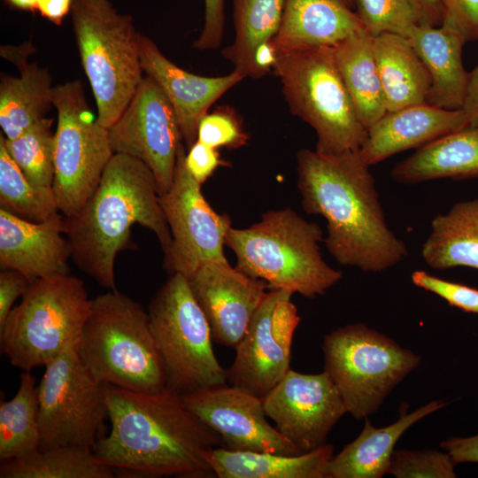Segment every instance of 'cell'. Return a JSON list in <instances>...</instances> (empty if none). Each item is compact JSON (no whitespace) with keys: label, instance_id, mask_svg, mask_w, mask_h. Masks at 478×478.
Returning <instances> with one entry per match:
<instances>
[{"label":"cell","instance_id":"cell-28","mask_svg":"<svg viewBox=\"0 0 478 478\" xmlns=\"http://www.w3.org/2000/svg\"><path fill=\"white\" fill-rule=\"evenodd\" d=\"M333 48L338 70L358 118L368 130L387 112L373 35L364 29Z\"/></svg>","mask_w":478,"mask_h":478},{"label":"cell","instance_id":"cell-46","mask_svg":"<svg viewBox=\"0 0 478 478\" xmlns=\"http://www.w3.org/2000/svg\"><path fill=\"white\" fill-rule=\"evenodd\" d=\"M74 0H37L36 12L50 22L60 26L71 12Z\"/></svg>","mask_w":478,"mask_h":478},{"label":"cell","instance_id":"cell-49","mask_svg":"<svg viewBox=\"0 0 478 478\" xmlns=\"http://www.w3.org/2000/svg\"><path fill=\"white\" fill-rule=\"evenodd\" d=\"M349 7H351L353 4L352 0H343Z\"/></svg>","mask_w":478,"mask_h":478},{"label":"cell","instance_id":"cell-47","mask_svg":"<svg viewBox=\"0 0 478 478\" xmlns=\"http://www.w3.org/2000/svg\"><path fill=\"white\" fill-rule=\"evenodd\" d=\"M420 19V24L433 27L442 24V7L439 0H409Z\"/></svg>","mask_w":478,"mask_h":478},{"label":"cell","instance_id":"cell-31","mask_svg":"<svg viewBox=\"0 0 478 478\" xmlns=\"http://www.w3.org/2000/svg\"><path fill=\"white\" fill-rule=\"evenodd\" d=\"M285 0H234V42L222 50L234 70L257 79L256 52L277 35Z\"/></svg>","mask_w":478,"mask_h":478},{"label":"cell","instance_id":"cell-43","mask_svg":"<svg viewBox=\"0 0 478 478\" xmlns=\"http://www.w3.org/2000/svg\"><path fill=\"white\" fill-rule=\"evenodd\" d=\"M31 283L18 271L3 269L0 273V326L13 308L15 300L27 292Z\"/></svg>","mask_w":478,"mask_h":478},{"label":"cell","instance_id":"cell-22","mask_svg":"<svg viewBox=\"0 0 478 478\" xmlns=\"http://www.w3.org/2000/svg\"><path fill=\"white\" fill-rule=\"evenodd\" d=\"M366 29L343 0H285L275 50L335 47Z\"/></svg>","mask_w":478,"mask_h":478},{"label":"cell","instance_id":"cell-16","mask_svg":"<svg viewBox=\"0 0 478 478\" xmlns=\"http://www.w3.org/2000/svg\"><path fill=\"white\" fill-rule=\"evenodd\" d=\"M262 398L267 418L302 453L327 443L332 428L347 413L337 388L325 371L312 374L289 369Z\"/></svg>","mask_w":478,"mask_h":478},{"label":"cell","instance_id":"cell-5","mask_svg":"<svg viewBox=\"0 0 478 478\" xmlns=\"http://www.w3.org/2000/svg\"><path fill=\"white\" fill-rule=\"evenodd\" d=\"M77 352L101 384L147 393L166 387L148 312L117 289L92 299Z\"/></svg>","mask_w":478,"mask_h":478},{"label":"cell","instance_id":"cell-15","mask_svg":"<svg viewBox=\"0 0 478 478\" xmlns=\"http://www.w3.org/2000/svg\"><path fill=\"white\" fill-rule=\"evenodd\" d=\"M108 135L113 153L138 158L151 170L159 195L170 189L183 140L175 112L153 79L143 77Z\"/></svg>","mask_w":478,"mask_h":478},{"label":"cell","instance_id":"cell-32","mask_svg":"<svg viewBox=\"0 0 478 478\" xmlns=\"http://www.w3.org/2000/svg\"><path fill=\"white\" fill-rule=\"evenodd\" d=\"M1 463L0 478H112L115 474L97 459L93 449L75 445L39 450Z\"/></svg>","mask_w":478,"mask_h":478},{"label":"cell","instance_id":"cell-2","mask_svg":"<svg viewBox=\"0 0 478 478\" xmlns=\"http://www.w3.org/2000/svg\"><path fill=\"white\" fill-rule=\"evenodd\" d=\"M301 205L327 220L324 243L341 265L377 273L406 256L405 244L389 228L369 165L358 150L297 155Z\"/></svg>","mask_w":478,"mask_h":478},{"label":"cell","instance_id":"cell-17","mask_svg":"<svg viewBox=\"0 0 478 478\" xmlns=\"http://www.w3.org/2000/svg\"><path fill=\"white\" fill-rule=\"evenodd\" d=\"M185 405L232 451L302 452L272 426L263 398L227 384L181 395Z\"/></svg>","mask_w":478,"mask_h":478},{"label":"cell","instance_id":"cell-48","mask_svg":"<svg viewBox=\"0 0 478 478\" xmlns=\"http://www.w3.org/2000/svg\"><path fill=\"white\" fill-rule=\"evenodd\" d=\"M10 7L20 11L36 12L37 0H4Z\"/></svg>","mask_w":478,"mask_h":478},{"label":"cell","instance_id":"cell-21","mask_svg":"<svg viewBox=\"0 0 478 478\" xmlns=\"http://www.w3.org/2000/svg\"><path fill=\"white\" fill-rule=\"evenodd\" d=\"M468 127L462 109L447 110L428 103L387 112L367 131L359 154L369 166Z\"/></svg>","mask_w":478,"mask_h":478},{"label":"cell","instance_id":"cell-27","mask_svg":"<svg viewBox=\"0 0 478 478\" xmlns=\"http://www.w3.org/2000/svg\"><path fill=\"white\" fill-rule=\"evenodd\" d=\"M373 47L387 112L427 103L431 77L407 37L383 33Z\"/></svg>","mask_w":478,"mask_h":478},{"label":"cell","instance_id":"cell-8","mask_svg":"<svg viewBox=\"0 0 478 478\" xmlns=\"http://www.w3.org/2000/svg\"><path fill=\"white\" fill-rule=\"evenodd\" d=\"M290 112L317 135L315 150H359L368 131L359 121L338 70L333 47L276 50L272 69Z\"/></svg>","mask_w":478,"mask_h":478},{"label":"cell","instance_id":"cell-19","mask_svg":"<svg viewBox=\"0 0 478 478\" xmlns=\"http://www.w3.org/2000/svg\"><path fill=\"white\" fill-rule=\"evenodd\" d=\"M142 67L153 79L170 102L189 149L197 139L200 120L227 90L245 77L233 70L224 76L206 77L191 73L168 59L148 36L140 33Z\"/></svg>","mask_w":478,"mask_h":478},{"label":"cell","instance_id":"cell-30","mask_svg":"<svg viewBox=\"0 0 478 478\" xmlns=\"http://www.w3.org/2000/svg\"><path fill=\"white\" fill-rule=\"evenodd\" d=\"M421 257L434 269H478V199L457 203L433 219Z\"/></svg>","mask_w":478,"mask_h":478},{"label":"cell","instance_id":"cell-40","mask_svg":"<svg viewBox=\"0 0 478 478\" xmlns=\"http://www.w3.org/2000/svg\"><path fill=\"white\" fill-rule=\"evenodd\" d=\"M441 26L456 32L466 43L478 39V0H439Z\"/></svg>","mask_w":478,"mask_h":478},{"label":"cell","instance_id":"cell-35","mask_svg":"<svg viewBox=\"0 0 478 478\" xmlns=\"http://www.w3.org/2000/svg\"><path fill=\"white\" fill-rule=\"evenodd\" d=\"M52 122V119L46 117L14 139L0 135L8 154L27 180L37 187L51 189L55 142Z\"/></svg>","mask_w":478,"mask_h":478},{"label":"cell","instance_id":"cell-39","mask_svg":"<svg viewBox=\"0 0 478 478\" xmlns=\"http://www.w3.org/2000/svg\"><path fill=\"white\" fill-rule=\"evenodd\" d=\"M411 279L414 285L435 293L450 305L466 312L478 313V289L440 279L425 271H414Z\"/></svg>","mask_w":478,"mask_h":478},{"label":"cell","instance_id":"cell-36","mask_svg":"<svg viewBox=\"0 0 478 478\" xmlns=\"http://www.w3.org/2000/svg\"><path fill=\"white\" fill-rule=\"evenodd\" d=\"M358 17L373 36L394 33L405 36L420 24V19L409 0H352Z\"/></svg>","mask_w":478,"mask_h":478},{"label":"cell","instance_id":"cell-26","mask_svg":"<svg viewBox=\"0 0 478 478\" xmlns=\"http://www.w3.org/2000/svg\"><path fill=\"white\" fill-rule=\"evenodd\" d=\"M390 174L395 181L403 184L478 177V127H466L421 146L397 164Z\"/></svg>","mask_w":478,"mask_h":478},{"label":"cell","instance_id":"cell-23","mask_svg":"<svg viewBox=\"0 0 478 478\" xmlns=\"http://www.w3.org/2000/svg\"><path fill=\"white\" fill-rule=\"evenodd\" d=\"M447 405L431 401L416 410L400 412L395 422L375 428L366 418L358 436L335 454L328 465L327 478H381L388 474L395 446L405 432L426 416Z\"/></svg>","mask_w":478,"mask_h":478},{"label":"cell","instance_id":"cell-7","mask_svg":"<svg viewBox=\"0 0 478 478\" xmlns=\"http://www.w3.org/2000/svg\"><path fill=\"white\" fill-rule=\"evenodd\" d=\"M81 62L96 100L97 120L109 128L142 82L139 35L130 15L109 0H74L71 11Z\"/></svg>","mask_w":478,"mask_h":478},{"label":"cell","instance_id":"cell-13","mask_svg":"<svg viewBox=\"0 0 478 478\" xmlns=\"http://www.w3.org/2000/svg\"><path fill=\"white\" fill-rule=\"evenodd\" d=\"M186 150L180 146L170 189L159 195V203L172 235V246L164 267L189 277L202 265L227 261L225 238L231 226L227 214L216 212L185 165Z\"/></svg>","mask_w":478,"mask_h":478},{"label":"cell","instance_id":"cell-11","mask_svg":"<svg viewBox=\"0 0 478 478\" xmlns=\"http://www.w3.org/2000/svg\"><path fill=\"white\" fill-rule=\"evenodd\" d=\"M58 112L54 132V193L64 217L77 212L97 188L113 156L108 128L89 109L78 80L53 87Z\"/></svg>","mask_w":478,"mask_h":478},{"label":"cell","instance_id":"cell-34","mask_svg":"<svg viewBox=\"0 0 478 478\" xmlns=\"http://www.w3.org/2000/svg\"><path fill=\"white\" fill-rule=\"evenodd\" d=\"M0 206L24 220L37 223L59 212L52 189L30 182L1 141Z\"/></svg>","mask_w":478,"mask_h":478},{"label":"cell","instance_id":"cell-37","mask_svg":"<svg viewBox=\"0 0 478 478\" xmlns=\"http://www.w3.org/2000/svg\"><path fill=\"white\" fill-rule=\"evenodd\" d=\"M455 466L446 451L397 450L388 474L397 478H455Z\"/></svg>","mask_w":478,"mask_h":478},{"label":"cell","instance_id":"cell-9","mask_svg":"<svg viewBox=\"0 0 478 478\" xmlns=\"http://www.w3.org/2000/svg\"><path fill=\"white\" fill-rule=\"evenodd\" d=\"M148 314L166 387L184 395L227 384L210 324L184 275L170 274L150 302Z\"/></svg>","mask_w":478,"mask_h":478},{"label":"cell","instance_id":"cell-38","mask_svg":"<svg viewBox=\"0 0 478 478\" xmlns=\"http://www.w3.org/2000/svg\"><path fill=\"white\" fill-rule=\"evenodd\" d=\"M212 148L238 149L245 146L249 135L237 112L222 105L202 117L197 127V139Z\"/></svg>","mask_w":478,"mask_h":478},{"label":"cell","instance_id":"cell-42","mask_svg":"<svg viewBox=\"0 0 478 478\" xmlns=\"http://www.w3.org/2000/svg\"><path fill=\"white\" fill-rule=\"evenodd\" d=\"M185 165L194 179L203 185L219 166H226V162L221 159L218 149L196 141L186 152Z\"/></svg>","mask_w":478,"mask_h":478},{"label":"cell","instance_id":"cell-4","mask_svg":"<svg viewBox=\"0 0 478 478\" xmlns=\"http://www.w3.org/2000/svg\"><path fill=\"white\" fill-rule=\"evenodd\" d=\"M323 233L315 222L291 208L265 212L245 228L230 227L225 245L236 258L235 267L266 282L269 289H285L313 298L323 295L343 277L328 265L320 243Z\"/></svg>","mask_w":478,"mask_h":478},{"label":"cell","instance_id":"cell-41","mask_svg":"<svg viewBox=\"0 0 478 478\" xmlns=\"http://www.w3.org/2000/svg\"><path fill=\"white\" fill-rule=\"evenodd\" d=\"M225 27V0H204V22L202 32L193 47L199 50L218 48Z\"/></svg>","mask_w":478,"mask_h":478},{"label":"cell","instance_id":"cell-1","mask_svg":"<svg viewBox=\"0 0 478 478\" xmlns=\"http://www.w3.org/2000/svg\"><path fill=\"white\" fill-rule=\"evenodd\" d=\"M111 429L95 444L97 459L135 477H215L210 451L221 438L166 387L152 393L104 384Z\"/></svg>","mask_w":478,"mask_h":478},{"label":"cell","instance_id":"cell-44","mask_svg":"<svg viewBox=\"0 0 478 478\" xmlns=\"http://www.w3.org/2000/svg\"><path fill=\"white\" fill-rule=\"evenodd\" d=\"M440 446L454 463H478V434L467 437H451L441 442Z\"/></svg>","mask_w":478,"mask_h":478},{"label":"cell","instance_id":"cell-45","mask_svg":"<svg viewBox=\"0 0 478 478\" xmlns=\"http://www.w3.org/2000/svg\"><path fill=\"white\" fill-rule=\"evenodd\" d=\"M461 109L468 119V127H478V66L469 73L466 96Z\"/></svg>","mask_w":478,"mask_h":478},{"label":"cell","instance_id":"cell-29","mask_svg":"<svg viewBox=\"0 0 478 478\" xmlns=\"http://www.w3.org/2000/svg\"><path fill=\"white\" fill-rule=\"evenodd\" d=\"M19 76L1 74L0 127L7 139H14L46 118L52 104L49 71L27 60L16 65Z\"/></svg>","mask_w":478,"mask_h":478},{"label":"cell","instance_id":"cell-6","mask_svg":"<svg viewBox=\"0 0 478 478\" xmlns=\"http://www.w3.org/2000/svg\"><path fill=\"white\" fill-rule=\"evenodd\" d=\"M84 282L70 274L33 281L0 326L1 351L22 371L78 346L91 311Z\"/></svg>","mask_w":478,"mask_h":478},{"label":"cell","instance_id":"cell-14","mask_svg":"<svg viewBox=\"0 0 478 478\" xmlns=\"http://www.w3.org/2000/svg\"><path fill=\"white\" fill-rule=\"evenodd\" d=\"M293 293L269 289L235 347L227 369V382L264 397L290 369L294 335L301 318L292 303Z\"/></svg>","mask_w":478,"mask_h":478},{"label":"cell","instance_id":"cell-3","mask_svg":"<svg viewBox=\"0 0 478 478\" xmlns=\"http://www.w3.org/2000/svg\"><path fill=\"white\" fill-rule=\"evenodd\" d=\"M152 231L165 257L172 235L157 181L140 159L114 153L92 196L74 214L64 217V233L77 267L109 290L116 289L114 264L120 251L136 249L131 228Z\"/></svg>","mask_w":478,"mask_h":478},{"label":"cell","instance_id":"cell-25","mask_svg":"<svg viewBox=\"0 0 478 478\" xmlns=\"http://www.w3.org/2000/svg\"><path fill=\"white\" fill-rule=\"evenodd\" d=\"M335 455L330 443L300 454L212 449L209 465L218 478H327Z\"/></svg>","mask_w":478,"mask_h":478},{"label":"cell","instance_id":"cell-12","mask_svg":"<svg viewBox=\"0 0 478 478\" xmlns=\"http://www.w3.org/2000/svg\"><path fill=\"white\" fill-rule=\"evenodd\" d=\"M44 366L37 386L39 450L66 445L93 449L108 419L104 384L82 364L77 346Z\"/></svg>","mask_w":478,"mask_h":478},{"label":"cell","instance_id":"cell-24","mask_svg":"<svg viewBox=\"0 0 478 478\" xmlns=\"http://www.w3.org/2000/svg\"><path fill=\"white\" fill-rule=\"evenodd\" d=\"M405 37L431 77L427 103L447 110L461 109L469 77L462 64V38L443 26L425 24L413 26Z\"/></svg>","mask_w":478,"mask_h":478},{"label":"cell","instance_id":"cell-33","mask_svg":"<svg viewBox=\"0 0 478 478\" xmlns=\"http://www.w3.org/2000/svg\"><path fill=\"white\" fill-rule=\"evenodd\" d=\"M39 448L37 386L31 371H22L16 394L0 402V460L23 458Z\"/></svg>","mask_w":478,"mask_h":478},{"label":"cell","instance_id":"cell-20","mask_svg":"<svg viewBox=\"0 0 478 478\" xmlns=\"http://www.w3.org/2000/svg\"><path fill=\"white\" fill-rule=\"evenodd\" d=\"M72 258L64 233V216L43 222L24 220L0 208V266L22 274L29 281L70 274Z\"/></svg>","mask_w":478,"mask_h":478},{"label":"cell","instance_id":"cell-18","mask_svg":"<svg viewBox=\"0 0 478 478\" xmlns=\"http://www.w3.org/2000/svg\"><path fill=\"white\" fill-rule=\"evenodd\" d=\"M186 278L208 320L213 342L235 349L267 293L266 282L228 261L205 263Z\"/></svg>","mask_w":478,"mask_h":478},{"label":"cell","instance_id":"cell-10","mask_svg":"<svg viewBox=\"0 0 478 478\" xmlns=\"http://www.w3.org/2000/svg\"><path fill=\"white\" fill-rule=\"evenodd\" d=\"M324 371L337 388L347 412L366 419L421 362L412 351L362 323L324 336Z\"/></svg>","mask_w":478,"mask_h":478}]
</instances>
